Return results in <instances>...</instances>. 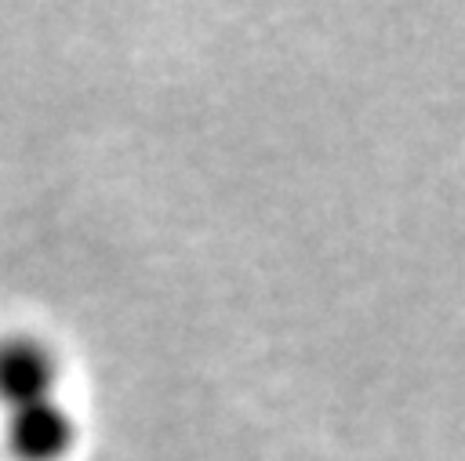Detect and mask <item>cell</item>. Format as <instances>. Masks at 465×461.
I'll return each instance as SVG.
<instances>
[{"mask_svg":"<svg viewBox=\"0 0 465 461\" xmlns=\"http://www.w3.org/2000/svg\"><path fill=\"white\" fill-rule=\"evenodd\" d=\"M58 359L33 338L0 341V403L7 443L22 461H58L73 443V417L54 396Z\"/></svg>","mask_w":465,"mask_h":461,"instance_id":"1","label":"cell"}]
</instances>
